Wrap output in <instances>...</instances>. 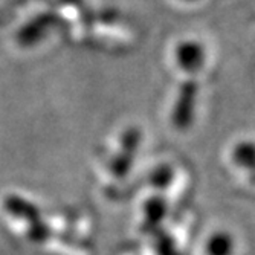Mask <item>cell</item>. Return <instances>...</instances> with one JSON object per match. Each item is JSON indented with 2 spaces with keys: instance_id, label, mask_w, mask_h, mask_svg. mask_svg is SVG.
<instances>
[{
  "instance_id": "6da1fadb",
  "label": "cell",
  "mask_w": 255,
  "mask_h": 255,
  "mask_svg": "<svg viewBox=\"0 0 255 255\" xmlns=\"http://www.w3.org/2000/svg\"><path fill=\"white\" fill-rule=\"evenodd\" d=\"M197 95H199V83L194 78L185 80L179 89V95L171 113V123L174 124L176 128L183 130L191 126L194 120Z\"/></svg>"
},
{
  "instance_id": "7a4b0ae2",
  "label": "cell",
  "mask_w": 255,
  "mask_h": 255,
  "mask_svg": "<svg viewBox=\"0 0 255 255\" xmlns=\"http://www.w3.org/2000/svg\"><path fill=\"white\" fill-rule=\"evenodd\" d=\"M139 144H141V131L137 128L131 127L124 131L121 151L110 164V171L117 177H123L128 173L131 160H133V154L136 153Z\"/></svg>"
},
{
  "instance_id": "3957f363",
  "label": "cell",
  "mask_w": 255,
  "mask_h": 255,
  "mask_svg": "<svg viewBox=\"0 0 255 255\" xmlns=\"http://www.w3.org/2000/svg\"><path fill=\"white\" fill-rule=\"evenodd\" d=\"M176 61L183 72L197 74L205 64V49L203 46L194 40H187L179 43L176 49Z\"/></svg>"
},
{
  "instance_id": "277c9868",
  "label": "cell",
  "mask_w": 255,
  "mask_h": 255,
  "mask_svg": "<svg viewBox=\"0 0 255 255\" xmlns=\"http://www.w3.org/2000/svg\"><path fill=\"white\" fill-rule=\"evenodd\" d=\"M3 210L11 217L28 222V223L37 219H41V213L38 210V206L18 194H9L3 199Z\"/></svg>"
},
{
  "instance_id": "5b68a950",
  "label": "cell",
  "mask_w": 255,
  "mask_h": 255,
  "mask_svg": "<svg viewBox=\"0 0 255 255\" xmlns=\"http://www.w3.org/2000/svg\"><path fill=\"white\" fill-rule=\"evenodd\" d=\"M26 237L32 242V243H46L51 237H52V229L51 226L46 223L41 219H37L31 223H28V229H26Z\"/></svg>"
},
{
  "instance_id": "8992f818",
  "label": "cell",
  "mask_w": 255,
  "mask_h": 255,
  "mask_svg": "<svg viewBox=\"0 0 255 255\" xmlns=\"http://www.w3.org/2000/svg\"><path fill=\"white\" fill-rule=\"evenodd\" d=\"M233 157L237 165L246 167L249 170H255V144L242 142L240 145L236 147Z\"/></svg>"
},
{
  "instance_id": "52a82bcc",
  "label": "cell",
  "mask_w": 255,
  "mask_h": 255,
  "mask_svg": "<svg viewBox=\"0 0 255 255\" xmlns=\"http://www.w3.org/2000/svg\"><path fill=\"white\" fill-rule=\"evenodd\" d=\"M208 255H231L233 251V242L226 234L214 236L208 242Z\"/></svg>"
},
{
  "instance_id": "ba28073f",
  "label": "cell",
  "mask_w": 255,
  "mask_h": 255,
  "mask_svg": "<svg viewBox=\"0 0 255 255\" xmlns=\"http://www.w3.org/2000/svg\"><path fill=\"white\" fill-rule=\"evenodd\" d=\"M185 2H194V0H185Z\"/></svg>"
}]
</instances>
